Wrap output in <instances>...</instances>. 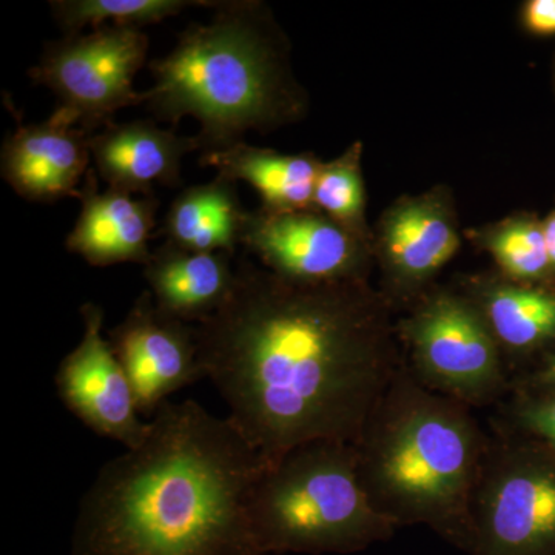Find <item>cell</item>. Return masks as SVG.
<instances>
[{
	"label": "cell",
	"instance_id": "1",
	"mask_svg": "<svg viewBox=\"0 0 555 555\" xmlns=\"http://www.w3.org/2000/svg\"><path fill=\"white\" fill-rule=\"evenodd\" d=\"M392 309L367 281L299 284L238 262L196 337L204 377L266 465L312 441L357 443L403 364Z\"/></svg>",
	"mask_w": 555,
	"mask_h": 555
},
{
	"label": "cell",
	"instance_id": "2",
	"mask_svg": "<svg viewBox=\"0 0 555 555\" xmlns=\"http://www.w3.org/2000/svg\"><path fill=\"white\" fill-rule=\"evenodd\" d=\"M264 466L228 416L167 401L80 499L72 555H264L248 511Z\"/></svg>",
	"mask_w": 555,
	"mask_h": 555
},
{
	"label": "cell",
	"instance_id": "3",
	"mask_svg": "<svg viewBox=\"0 0 555 555\" xmlns=\"http://www.w3.org/2000/svg\"><path fill=\"white\" fill-rule=\"evenodd\" d=\"M488 444L473 408L427 389L403 358L358 437V476L398 528L425 526L467 555Z\"/></svg>",
	"mask_w": 555,
	"mask_h": 555
},
{
	"label": "cell",
	"instance_id": "4",
	"mask_svg": "<svg viewBox=\"0 0 555 555\" xmlns=\"http://www.w3.org/2000/svg\"><path fill=\"white\" fill-rule=\"evenodd\" d=\"M215 9L214 20L190 25L167 56L150 62L155 83L142 91V105L156 119L198 120L203 153L238 144L248 130L288 122L305 108L268 9L250 0Z\"/></svg>",
	"mask_w": 555,
	"mask_h": 555
},
{
	"label": "cell",
	"instance_id": "5",
	"mask_svg": "<svg viewBox=\"0 0 555 555\" xmlns=\"http://www.w3.org/2000/svg\"><path fill=\"white\" fill-rule=\"evenodd\" d=\"M248 511L264 555L357 554L400 529L372 505L346 441H312L266 465Z\"/></svg>",
	"mask_w": 555,
	"mask_h": 555
},
{
	"label": "cell",
	"instance_id": "6",
	"mask_svg": "<svg viewBox=\"0 0 555 555\" xmlns=\"http://www.w3.org/2000/svg\"><path fill=\"white\" fill-rule=\"evenodd\" d=\"M404 364L423 386L469 408L511 390L505 357L483 313L463 291H427L397 324Z\"/></svg>",
	"mask_w": 555,
	"mask_h": 555
},
{
	"label": "cell",
	"instance_id": "7",
	"mask_svg": "<svg viewBox=\"0 0 555 555\" xmlns=\"http://www.w3.org/2000/svg\"><path fill=\"white\" fill-rule=\"evenodd\" d=\"M467 555H555V449L495 427L474 495Z\"/></svg>",
	"mask_w": 555,
	"mask_h": 555
},
{
	"label": "cell",
	"instance_id": "8",
	"mask_svg": "<svg viewBox=\"0 0 555 555\" xmlns=\"http://www.w3.org/2000/svg\"><path fill=\"white\" fill-rule=\"evenodd\" d=\"M147 51L149 36L139 28L104 25L49 43L30 78L56 94L57 115L94 134L109 126L119 109L144 102L133 79Z\"/></svg>",
	"mask_w": 555,
	"mask_h": 555
},
{
	"label": "cell",
	"instance_id": "9",
	"mask_svg": "<svg viewBox=\"0 0 555 555\" xmlns=\"http://www.w3.org/2000/svg\"><path fill=\"white\" fill-rule=\"evenodd\" d=\"M269 272L299 284L367 281L374 244L318 210L248 211L243 243Z\"/></svg>",
	"mask_w": 555,
	"mask_h": 555
},
{
	"label": "cell",
	"instance_id": "10",
	"mask_svg": "<svg viewBox=\"0 0 555 555\" xmlns=\"http://www.w3.org/2000/svg\"><path fill=\"white\" fill-rule=\"evenodd\" d=\"M377 241L382 294L392 306L414 305L462 244L449 190L437 188L396 201L379 221Z\"/></svg>",
	"mask_w": 555,
	"mask_h": 555
},
{
	"label": "cell",
	"instance_id": "11",
	"mask_svg": "<svg viewBox=\"0 0 555 555\" xmlns=\"http://www.w3.org/2000/svg\"><path fill=\"white\" fill-rule=\"evenodd\" d=\"M83 334L54 375L57 397L67 411L98 436L133 449L144 441L150 422L139 412L133 387L108 339L104 312L94 302L80 308Z\"/></svg>",
	"mask_w": 555,
	"mask_h": 555
},
{
	"label": "cell",
	"instance_id": "12",
	"mask_svg": "<svg viewBox=\"0 0 555 555\" xmlns=\"http://www.w3.org/2000/svg\"><path fill=\"white\" fill-rule=\"evenodd\" d=\"M108 341L141 414L155 415L178 390L206 378L196 327L160 312L150 291L142 292L127 317L109 331Z\"/></svg>",
	"mask_w": 555,
	"mask_h": 555
},
{
	"label": "cell",
	"instance_id": "13",
	"mask_svg": "<svg viewBox=\"0 0 555 555\" xmlns=\"http://www.w3.org/2000/svg\"><path fill=\"white\" fill-rule=\"evenodd\" d=\"M91 137L56 112L46 122L17 127L2 147V177L17 195L36 203L78 196L79 181L90 170Z\"/></svg>",
	"mask_w": 555,
	"mask_h": 555
},
{
	"label": "cell",
	"instance_id": "14",
	"mask_svg": "<svg viewBox=\"0 0 555 555\" xmlns=\"http://www.w3.org/2000/svg\"><path fill=\"white\" fill-rule=\"evenodd\" d=\"M80 214L67 236L69 251L94 268L120 262L145 266L152 257L149 240L156 225L159 201L147 196L137 199L119 190H100L96 171H87L79 189Z\"/></svg>",
	"mask_w": 555,
	"mask_h": 555
},
{
	"label": "cell",
	"instance_id": "15",
	"mask_svg": "<svg viewBox=\"0 0 555 555\" xmlns=\"http://www.w3.org/2000/svg\"><path fill=\"white\" fill-rule=\"evenodd\" d=\"M195 137H179L152 120L116 124L90 138L91 159L108 189L144 193L181 184L182 158L196 152Z\"/></svg>",
	"mask_w": 555,
	"mask_h": 555
},
{
	"label": "cell",
	"instance_id": "16",
	"mask_svg": "<svg viewBox=\"0 0 555 555\" xmlns=\"http://www.w3.org/2000/svg\"><path fill=\"white\" fill-rule=\"evenodd\" d=\"M229 254L188 250L166 241L152 251L144 276L160 312L184 323L214 317L228 301L236 268Z\"/></svg>",
	"mask_w": 555,
	"mask_h": 555
},
{
	"label": "cell",
	"instance_id": "17",
	"mask_svg": "<svg viewBox=\"0 0 555 555\" xmlns=\"http://www.w3.org/2000/svg\"><path fill=\"white\" fill-rule=\"evenodd\" d=\"M199 164L214 167L219 177L250 184L261 196L259 210L266 214L317 210L313 196L323 160L313 153L284 155L243 141L203 153Z\"/></svg>",
	"mask_w": 555,
	"mask_h": 555
},
{
	"label": "cell",
	"instance_id": "18",
	"mask_svg": "<svg viewBox=\"0 0 555 555\" xmlns=\"http://www.w3.org/2000/svg\"><path fill=\"white\" fill-rule=\"evenodd\" d=\"M483 313L503 357H520L555 339V292L500 276H477L463 288Z\"/></svg>",
	"mask_w": 555,
	"mask_h": 555
},
{
	"label": "cell",
	"instance_id": "19",
	"mask_svg": "<svg viewBox=\"0 0 555 555\" xmlns=\"http://www.w3.org/2000/svg\"><path fill=\"white\" fill-rule=\"evenodd\" d=\"M247 215L236 182L218 175L173 201L159 235L188 250L233 255L243 243Z\"/></svg>",
	"mask_w": 555,
	"mask_h": 555
},
{
	"label": "cell",
	"instance_id": "20",
	"mask_svg": "<svg viewBox=\"0 0 555 555\" xmlns=\"http://www.w3.org/2000/svg\"><path fill=\"white\" fill-rule=\"evenodd\" d=\"M478 243L489 251L502 276L535 286L553 273L542 222L518 215L481 230Z\"/></svg>",
	"mask_w": 555,
	"mask_h": 555
},
{
	"label": "cell",
	"instance_id": "21",
	"mask_svg": "<svg viewBox=\"0 0 555 555\" xmlns=\"http://www.w3.org/2000/svg\"><path fill=\"white\" fill-rule=\"evenodd\" d=\"M211 3L193 0H56L50 5L65 36H73L80 35L82 28L104 25L141 28L177 16L190 7Z\"/></svg>",
	"mask_w": 555,
	"mask_h": 555
},
{
	"label": "cell",
	"instance_id": "22",
	"mask_svg": "<svg viewBox=\"0 0 555 555\" xmlns=\"http://www.w3.org/2000/svg\"><path fill=\"white\" fill-rule=\"evenodd\" d=\"M361 155L363 145L361 142H353L338 158L323 163L317 179L313 206L358 238L371 243Z\"/></svg>",
	"mask_w": 555,
	"mask_h": 555
},
{
	"label": "cell",
	"instance_id": "23",
	"mask_svg": "<svg viewBox=\"0 0 555 555\" xmlns=\"http://www.w3.org/2000/svg\"><path fill=\"white\" fill-rule=\"evenodd\" d=\"M496 429L531 438L555 449V392L529 393L511 390Z\"/></svg>",
	"mask_w": 555,
	"mask_h": 555
},
{
	"label": "cell",
	"instance_id": "24",
	"mask_svg": "<svg viewBox=\"0 0 555 555\" xmlns=\"http://www.w3.org/2000/svg\"><path fill=\"white\" fill-rule=\"evenodd\" d=\"M521 22L532 35H555V0H531L525 3Z\"/></svg>",
	"mask_w": 555,
	"mask_h": 555
},
{
	"label": "cell",
	"instance_id": "25",
	"mask_svg": "<svg viewBox=\"0 0 555 555\" xmlns=\"http://www.w3.org/2000/svg\"><path fill=\"white\" fill-rule=\"evenodd\" d=\"M511 390L529 393L555 392V353L547 358L545 364L531 377L520 378L513 383Z\"/></svg>",
	"mask_w": 555,
	"mask_h": 555
},
{
	"label": "cell",
	"instance_id": "26",
	"mask_svg": "<svg viewBox=\"0 0 555 555\" xmlns=\"http://www.w3.org/2000/svg\"><path fill=\"white\" fill-rule=\"evenodd\" d=\"M543 233H545L547 257H550L551 269L555 272V211L542 222Z\"/></svg>",
	"mask_w": 555,
	"mask_h": 555
}]
</instances>
